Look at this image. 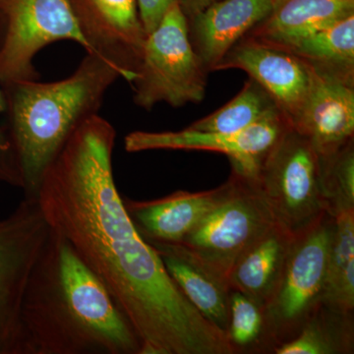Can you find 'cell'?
Instances as JSON below:
<instances>
[{"mask_svg": "<svg viewBox=\"0 0 354 354\" xmlns=\"http://www.w3.org/2000/svg\"><path fill=\"white\" fill-rule=\"evenodd\" d=\"M115 136L99 114L77 128L39 184L44 218L108 288L140 354H234L227 333L193 306L128 215L113 177Z\"/></svg>", "mask_w": 354, "mask_h": 354, "instance_id": "6da1fadb", "label": "cell"}, {"mask_svg": "<svg viewBox=\"0 0 354 354\" xmlns=\"http://www.w3.org/2000/svg\"><path fill=\"white\" fill-rule=\"evenodd\" d=\"M29 354H140L141 342L108 288L51 230L22 302Z\"/></svg>", "mask_w": 354, "mask_h": 354, "instance_id": "7a4b0ae2", "label": "cell"}, {"mask_svg": "<svg viewBox=\"0 0 354 354\" xmlns=\"http://www.w3.org/2000/svg\"><path fill=\"white\" fill-rule=\"evenodd\" d=\"M120 69L106 58L87 53L68 78L53 83L16 81L3 85L4 130L13 185L36 199L46 169L81 124L97 114Z\"/></svg>", "mask_w": 354, "mask_h": 354, "instance_id": "3957f363", "label": "cell"}, {"mask_svg": "<svg viewBox=\"0 0 354 354\" xmlns=\"http://www.w3.org/2000/svg\"><path fill=\"white\" fill-rule=\"evenodd\" d=\"M274 223L255 179L232 171L221 199L183 241L174 244L228 285L235 261Z\"/></svg>", "mask_w": 354, "mask_h": 354, "instance_id": "277c9868", "label": "cell"}, {"mask_svg": "<svg viewBox=\"0 0 354 354\" xmlns=\"http://www.w3.org/2000/svg\"><path fill=\"white\" fill-rule=\"evenodd\" d=\"M208 73L191 43L187 18L176 1L147 36L131 82L135 104L148 111L158 102L174 108L198 104L204 99Z\"/></svg>", "mask_w": 354, "mask_h": 354, "instance_id": "5b68a950", "label": "cell"}, {"mask_svg": "<svg viewBox=\"0 0 354 354\" xmlns=\"http://www.w3.org/2000/svg\"><path fill=\"white\" fill-rule=\"evenodd\" d=\"M332 230L333 216L326 214L295 234L278 286L264 307L266 337L274 348L295 337L322 304Z\"/></svg>", "mask_w": 354, "mask_h": 354, "instance_id": "8992f818", "label": "cell"}, {"mask_svg": "<svg viewBox=\"0 0 354 354\" xmlns=\"http://www.w3.org/2000/svg\"><path fill=\"white\" fill-rule=\"evenodd\" d=\"M255 180L274 220L291 234L304 232L327 214L321 156L291 127L272 146Z\"/></svg>", "mask_w": 354, "mask_h": 354, "instance_id": "52a82bcc", "label": "cell"}, {"mask_svg": "<svg viewBox=\"0 0 354 354\" xmlns=\"http://www.w3.org/2000/svg\"><path fill=\"white\" fill-rule=\"evenodd\" d=\"M50 232L35 198L25 197L0 220V354H29L22 323L23 297Z\"/></svg>", "mask_w": 354, "mask_h": 354, "instance_id": "ba28073f", "label": "cell"}, {"mask_svg": "<svg viewBox=\"0 0 354 354\" xmlns=\"http://www.w3.org/2000/svg\"><path fill=\"white\" fill-rule=\"evenodd\" d=\"M58 41H75L88 50L71 0H0L2 85L37 80V53Z\"/></svg>", "mask_w": 354, "mask_h": 354, "instance_id": "9c48e42d", "label": "cell"}, {"mask_svg": "<svg viewBox=\"0 0 354 354\" xmlns=\"http://www.w3.org/2000/svg\"><path fill=\"white\" fill-rule=\"evenodd\" d=\"M290 127L279 113L234 133L207 132L187 127L178 131H135L125 137V150L203 151L223 153L230 158L232 171L256 179L266 157L283 133Z\"/></svg>", "mask_w": 354, "mask_h": 354, "instance_id": "30bf717a", "label": "cell"}, {"mask_svg": "<svg viewBox=\"0 0 354 354\" xmlns=\"http://www.w3.org/2000/svg\"><path fill=\"white\" fill-rule=\"evenodd\" d=\"M241 69L271 97L290 127L315 84L316 72L290 51L244 37L235 44L216 70Z\"/></svg>", "mask_w": 354, "mask_h": 354, "instance_id": "8fae6325", "label": "cell"}, {"mask_svg": "<svg viewBox=\"0 0 354 354\" xmlns=\"http://www.w3.org/2000/svg\"><path fill=\"white\" fill-rule=\"evenodd\" d=\"M71 4L87 53L106 58L131 83L147 38L137 0H71Z\"/></svg>", "mask_w": 354, "mask_h": 354, "instance_id": "7c38bea8", "label": "cell"}, {"mask_svg": "<svg viewBox=\"0 0 354 354\" xmlns=\"http://www.w3.org/2000/svg\"><path fill=\"white\" fill-rule=\"evenodd\" d=\"M281 0H221L188 21L193 48L209 71Z\"/></svg>", "mask_w": 354, "mask_h": 354, "instance_id": "4fadbf2b", "label": "cell"}, {"mask_svg": "<svg viewBox=\"0 0 354 354\" xmlns=\"http://www.w3.org/2000/svg\"><path fill=\"white\" fill-rule=\"evenodd\" d=\"M291 127L306 137L320 156L341 150L353 140L354 87L317 75Z\"/></svg>", "mask_w": 354, "mask_h": 354, "instance_id": "5bb4252c", "label": "cell"}, {"mask_svg": "<svg viewBox=\"0 0 354 354\" xmlns=\"http://www.w3.org/2000/svg\"><path fill=\"white\" fill-rule=\"evenodd\" d=\"M225 183L215 189L176 191L151 201L123 199L125 209L146 241L178 243L221 199Z\"/></svg>", "mask_w": 354, "mask_h": 354, "instance_id": "9a60e30c", "label": "cell"}, {"mask_svg": "<svg viewBox=\"0 0 354 354\" xmlns=\"http://www.w3.org/2000/svg\"><path fill=\"white\" fill-rule=\"evenodd\" d=\"M295 236L272 223L235 261L228 274L230 290L241 291L264 308L278 286Z\"/></svg>", "mask_w": 354, "mask_h": 354, "instance_id": "2e32d148", "label": "cell"}, {"mask_svg": "<svg viewBox=\"0 0 354 354\" xmlns=\"http://www.w3.org/2000/svg\"><path fill=\"white\" fill-rule=\"evenodd\" d=\"M354 14V0H281L245 37L285 46Z\"/></svg>", "mask_w": 354, "mask_h": 354, "instance_id": "e0dca14e", "label": "cell"}, {"mask_svg": "<svg viewBox=\"0 0 354 354\" xmlns=\"http://www.w3.org/2000/svg\"><path fill=\"white\" fill-rule=\"evenodd\" d=\"M162 258L167 271L193 306L227 333L230 288L193 259L177 244L147 241Z\"/></svg>", "mask_w": 354, "mask_h": 354, "instance_id": "ac0fdd59", "label": "cell"}, {"mask_svg": "<svg viewBox=\"0 0 354 354\" xmlns=\"http://www.w3.org/2000/svg\"><path fill=\"white\" fill-rule=\"evenodd\" d=\"M279 48L304 60L317 75L354 87V14Z\"/></svg>", "mask_w": 354, "mask_h": 354, "instance_id": "d6986e66", "label": "cell"}, {"mask_svg": "<svg viewBox=\"0 0 354 354\" xmlns=\"http://www.w3.org/2000/svg\"><path fill=\"white\" fill-rule=\"evenodd\" d=\"M322 305L351 315L354 308V209L333 218Z\"/></svg>", "mask_w": 354, "mask_h": 354, "instance_id": "ffe728a7", "label": "cell"}, {"mask_svg": "<svg viewBox=\"0 0 354 354\" xmlns=\"http://www.w3.org/2000/svg\"><path fill=\"white\" fill-rule=\"evenodd\" d=\"M279 113L281 111L264 88L249 78L234 99L189 127L200 131L234 133Z\"/></svg>", "mask_w": 354, "mask_h": 354, "instance_id": "44dd1931", "label": "cell"}, {"mask_svg": "<svg viewBox=\"0 0 354 354\" xmlns=\"http://www.w3.org/2000/svg\"><path fill=\"white\" fill-rule=\"evenodd\" d=\"M332 310V309H330ZM321 304L295 337L274 346L277 354H334L351 353V322L335 330L334 326L344 314L333 311Z\"/></svg>", "mask_w": 354, "mask_h": 354, "instance_id": "7402d4cb", "label": "cell"}, {"mask_svg": "<svg viewBox=\"0 0 354 354\" xmlns=\"http://www.w3.org/2000/svg\"><path fill=\"white\" fill-rule=\"evenodd\" d=\"M321 185L328 215L354 209L353 140L333 155L321 156Z\"/></svg>", "mask_w": 354, "mask_h": 354, "instance_id": "603a6c76", "label": "cell"}, {"mask_svg": "<svg viewBox=\"0 0 354 354\" xmlns=\"http://www.w3.org/2000/svg\"><path fill=\"white\" fill-rule=\"evenodd\" d=\"M227 335L235 353L267 342L264 308L239 290H230Z\"/></svg>", "mask_w": 354, "mask_h": 354, "instance_id": "cb8c5ba5", "label": "cell"}, {"mask_svg": "<svg viewBox=\"0 0 354 354\" xmlns=\"http://www.w3.org/2000/svg\"><path fill=\"white\" fill-rule=\"evenodd\" d=\"M177 0H137L140 19L147 36L160 24L169 7Z\"/></svg>", "mask_w": 354, "mask_h": 354, "instance_id": "d4e9b609", "label": "cell"}, {"mask_svg": "<svg viewBox=\"0 0 354 354\" xmlns=\"http://www.w3.org/2000/svg\"><path fill=\"white\" fill-rule=\"evenodd\" d=\"M7 101L3 85L0 80V180L12 184L13 174L7 147L4 118H6Z\"/></svg>", "mask_w": 354, "mask_h": 354, "instance_id": "484cf974", "label": "cell"}, {"mask_svg": "<svg viewBox=\"0 0 354 354\" xmlns=\"http://www.w3.org/2000/svg\"><path fill=\"white\" fill-rule=\"evenodd\" d=\"M221 0H177L188 21Z\"/></svg>", "mask_w": 354, "mask_h": 354, "instance_id": "4316f807", "label": "cell"}]
</instances>
